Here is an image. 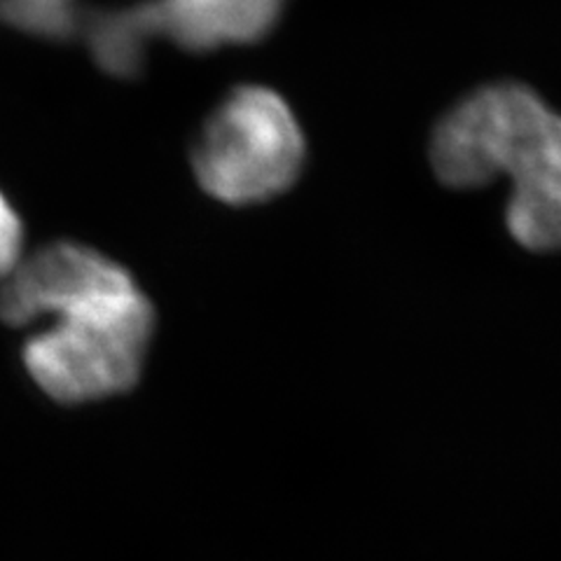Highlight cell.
Returning a JSON list of instances; mask_svg holds the SVG:
<instances>
[{"instance_id":"obj_4","label":"cell","mask_w":561,"mask_h":561,"mask_svg":"<svg viewBox=\"0 0 561 561\" xmlns=\"http://www.w3.org/2000/svg\"><path fill=\"white\" fill-rule=\"evenodd\" d=\"M288 0H146L136 12L150 41L164 35L190 51L249 45L278 24Z\"/></svg>"},{"instance_id":"obj_1","label":"cell","mask_w":561,"mask_h":561,"mask_svg":"<svg viewBox=\"0 0 561 561\" xmlns=\"http://www.w3.org/2000/svg\"><path fill=\"white\" fill-rule=\"evenodd\" d=\"M41 321L24 367L51 400L80 405L127 393L144 375L154 311L134 276L82 243H68L41 278Z\"/></svg>"},{"instance_id":"obj_2","label":"cell","mask_w":561,"mask_h":561,"mask_svg":"<svg viewBox=\"0 0 561 561\" xmlns=\"http://www.w3.org/2000/svg\"><path fill=\"white\" fill-rule=\"evenodd\" d=\"M431 164L456 190L507 175L513 239L536 253L561 251V115L529 87L489 84L456 103L437 122Z\"/></svg>"},{"instance_id":"obj_6","label":"cell","mask_w":561,"mask_h":561,"mask_svg":"<svg viewBox=\"0 0 561 561\" xmlns=\"http://www.w3.org/2000/svg\"><path fill=\"white\" fill-rule=\"evenodd\" d=\"M0 22L47 41H66L84 24L76 0H0Z\"/></svg>"},{"instance_id":"obj_5","label":"cell","mask_w":561,"mask_h":561,"mask_svg":"<svg viewBox=\"0 0 561 561\" xmlns=\"http://www.w3.org/2000/svg\"><path fill=\"white\" fill-rule=\"evenodd\" d=\"M84 28L92 57L105 73L117 78H134L140 73L150 35L136 8L92 14L84 22Z\"/></svg>"},{"instance_id":"obj_7","label":"cell","mask_w":561,"mask_h":561,"mask_svg":"<svg viewBox=\"0 0 561 561\" xmlns=\"http://www.w3.org/2000/svg\"><path fill=\"white\" fill-rule=\"evenodd\" d=\"M24 227L12 204L0 192V284L16 270L22 262Z\"/></svg>"},{"instance_id":"obj_3","label":"cell","mask_w":561,"mask_h":561,"mask_svg":"<svg viewBox=\"0 0 561 561\" xmlns=\"http://www.w3.org/2000/svg\"><path fill=\"white\" fill-rule=\"evenodd\" d=\"M305 136L290 105L267 87H239L208 115L192 146L204 192L230 206L270 202L293 187Z\"/></svg>"}]
</instances>
